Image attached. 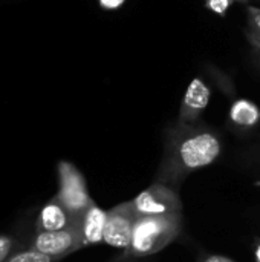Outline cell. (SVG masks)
<instances>
[{"label":"cell","mask_w":260,"mask_h":262,"mask_svg":"<svg viewBox=\"0 0 260 262\" xmlns=\"http://www.w3.org/2000/svg\"><path fill=\"white\" fill-rule=\"evenodd\" d=\"M222 152L224 141L213 127L175 121L166 129L162 158L153 181L179 190L192 173L216 163Z\"/></svg>","instance_id":"1"},{"label":"cell","mask_w":260,"mask_h":262,"mask_svg":"<svg viewBox=\"0 0 260 262\" xmlns=\"http://www.w3.org/2000/svg\"><path fill=\"white\" fill-rule=\"evenodd\" d=\"M182 230V215L138 216L129 247L113 262H130L159 253L178 239Z\"/></svg>","instance_id":"2"},{"label":"cell","mask_w":260,"mask_h":262,"mask_svg":"<svg viewBox=\"0 0 260 262\" xmlns=\"http://www.w3.org/2000/svg\"><path fill=\"white\" fill-rule=\"evenodd\" d=\"M57 178L58 190L55 196L72 215L81 216L86 209L95 203L87 190L84 175L74 163L60 160L57 163Z\"/></svg>","instance_id":"3"},{"label":"cell","mask_w":260,"mask_h":262,"mask_svg":"<svg viewBox=\"0 0 260 262\" xmlns=\"http://www.w3.org/2000/svg\"><path fill=\"white\" fill-rule=\"evenodd\" d=\"M130 201L138 216L182 215V201L179 192L162 183L153 181Z\"/></svg>","instance_id":"4"},{"label":"cell","mask_w":260,"mask_h":262,"mask_svg":"<svg viewBox=\"0 0 260 262\" xmlns=\"http://www.w3.org/2000/svg\"><path fill=\"white\" fill-rule=\"evenodd\" d=\"M136 220H138V215L130 200L120 203L115 207L109 209L103 243L124 252L132 241V233H133Z\"/></svg>","instance_id":"5"},{"label":"cell","mask_w":260,"mask_h":262,"mask_svg":"<svg viewBox=\"0 0 260 262\" xmlns=\"http://www.w3.org/2000/svg\"><path fill=\"white\" fill-rule=\"evenodd\" d=\"M31 249L46 255L55 261H61L70 253L83 249L80 227H72L58 232H41L34 233L31 241Z\"/></svg>","instance_id":"6"},{"label":"cell","mask_w":260,"mask_h":262,"mask_svg":"<svg viewBox=\"0 0 260 262\" xmlns=\"http://www.w3.org/2000/svg\"><path fill=\"white\" fill-rule=\"evenodd\" d=\"M211 101V88L202 80L201 77H196L190 81L178 114V123L181 124H198L201 123V117L207 106Z\"/></svg>","instance_id":"7"},{"label":"cell","mask_w":260,"mask_h":262,"mask_svg":"<svg viewBox=\"0 0 260 262\" xmlns=\"http://www.w3.org/2000/svg\"><path fill=\"white\" fill-rule=\"evenodd\" d=\"M80 218L81 216L72 215L54 195L40 209L34 224V232L41 233V232H58V230L72 229L80 224Z\"/></svg>","instance_id":"8"},{"label":"cell","mask_w":260,"mask_h":262,"mask_svg":"<svg viewBox=\"0 0 260 262\" xmlns=\"http://www.w3.org/2000/svg\"><path fill=\"white\" fill-rule=\"evenodd\" d=\"M106 220H107V210H103L97 203H93L92 206L86 209L78 224L83 249L103 243Z\"/></svg>","instance_id":"9"},{"label":"cell","mask_w":260,"mask_h":262,"mask_svg":"<svg viewBox=\"0 0 260 262\" xmlns=\"http://www.w3.org/2000/svg\"><path fill=\"white\" fill-rule=\"evenodd\" d=\"M228 123L239 132H251L260 124V107L248 98H234L228 111Z\"/></svg>","instance_id":"10"},{"label":"cell","mask_w":260,"mask_h":262,"mask_svg":"<svg viewBox=\"0 0 260 262\" xmlns=\"http://www.w3.org/2000/svg\"><path fill=\"white\" fill-rule=\"evenodd\" d=\"M34 233L29 232L26 226H20L8 233H0V262L9 261L17 253L31 249Z\"/></svg>","instance_id":"11"},{"label":"cell","mask_w":260,"mask_h":262,"mask_svg":"<svg viewBox=\"0 0 260 262\" xmlns=\"http://www.w3.org/2000/svg\"><path fill=\"white\" fill-rule=\"evenodd\" d=\"M247 38L256 52H260V8L248 5L247 8Z\"/></svg>","instance_id":"12"},{"label":"cell","mask_w":260,"mask_h":262,"mask_svg":"<svg viewBox=\"0 0 260 262\" xmlns=\"http://www.w3.org/2000/svg\"><path fill=\"white\" fill-rule=\"evenodd\" d=\"M207 69H208V74L211 75L213 81L218 84V88L230 98H233L236 95V88H234V83L233 80L230 78V75H227L224 71L218 69L216 66L213 64H207Z\"/></svg>","instance_id":"13"},{"label":"cell","mask_w":260,"mask_h":262,"mask_svg":"<svg viewBox=\"0 0 260 262\" xmlns=\"http://www.w3.org/2000/svg\"><path fill=\"white\" fill-rule=\"evenodd\" d=\"M6 262H58L46 255H41L32 249H28V250H23L20 253H17L15 256H12L9 261Z\"/></svg>","instance_id":"14"},{"label":"cell","mask_w":260,"mask_h":262,"mask_svg":"<svg viewBox=\"0 0 260 262\" xmlns=\"http://www.w3.org/2000/svg\"><path fill=\"white\" fill-rule=\"evenodd\" d=\"M233 3H234V0H204L205 8L219 17H225L228 14L230 8L233 6Z\"/></svg>","instance_id":"15"},{"label":"cell","mask_w":260,"mask_h":262,"mask_svg":"<svg viewBox=\"0 0 260 262\" xmlns=\"http://www.w3.org/2000/svg\"><path fill=\"white\" fill-rule=\"evenodd\" d=\"M127 0H98V5L104 9V11H116L121 6L126 5Z\"/></svg>","instance_id":"16"},{"label":"cell","mask_w":260,"mask_h":262,"mask_svg":"<svg viewBox=\"0 0 260 262\" xmlns=\"http://www.w3.org/2000/svg\"><path fill=\"white\" fill-rule=\"evenodd\" d=\"M199 262H236L224 255H213V253H205L199 258Z\"/></svg>","instance_id":"17"},{"label":"cell","mask_w":260,"mask_h":262,"mask_svg":"<svg viewBox=\"0 0 260 262\" xmlns=\"http://www.w3.org/2000/svg\"><path fill=\"white\" fill-rule=\"evenodd\" d=\"M254 259L256 262H260V241H257V244L254 247Z\"/></svg>","instance_id":"18"},{"label":"cell","mask_w":260,"mask_h":262,"mask_svg":"<svg viewBox=\"0 0 260 262\" xmlns=\"http://www.w3.org/2000/svg\"><path fill=\"white\" fill-rule=\"evenodd\" d=\"M234 2H238V3H242V5H248L251 0H234Z\"/></svg>","instance_id":"19"},{"label":"cell","mask_w":260,"mask_h":262,"mask_svg":"<svg viewBox=\"0 0 260 262\" xmlns=\"http://www.w3.org/2000/svg\"><path fill=\"white\" fill-rule=\"evenodd\" d=\"M257 58H259V60H260V52H257Z\"/></svg>","instance_id":"20"}]
</instances>
